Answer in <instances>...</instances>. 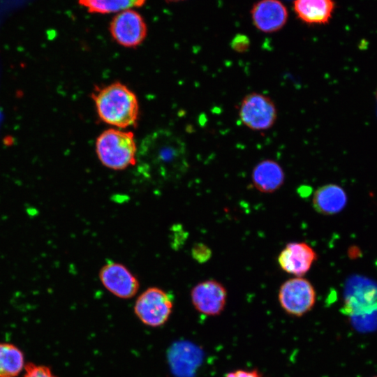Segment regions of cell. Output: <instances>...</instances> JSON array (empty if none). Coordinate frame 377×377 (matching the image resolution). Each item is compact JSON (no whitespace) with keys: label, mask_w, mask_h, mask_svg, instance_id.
Instances as JSON below:
<instances>
[{"label":"cell","mask_w":377,"mask_h":377,"mask_svg":"<svg viewBox=\"0 0 377 377\" xmlns=\"http://www.w3.org/2000/svg\"><path fill=\"white\" fill-rule=\"evenodd\" d=\"M377 310V286L360 283L350 288L341 311L348 316H362Z\"/></svg>","instance_id":"cell-12"},{"label":"cell","mask_w":377,"mask_h":377,"mask_svg":"<svg viewBox=\"0 0 377 377\" xmlns=\"http://www.w3.org/2000/svg\"><path fill=\"white\" fill-rule=\"evenodd\" d=\"M165 1L168 2H177V1H184V0H165Z\"/></svg>","instance_id":"cell-22"},{"label":"cell","mask_w":377,"mask_h":377,"mask_svg":"<svg viewBox=\"0 0 377 377\" xmlns=\"http://www.w3.org/2000/svg\"><path fill=\"white\" fill-rule=\"evenodd\" d=\"M109 30L112 38L125 47H135L145 40L147 24L142 15L135 10L118 13L110 22Z\"/></svg>","instance_id":"cell-7"},{"label":"cell","mask_w":377,"mask_h":377,"mask_svg":"<svg viewBox=\"0 0 377 377\" xmlns=\"http://www.w3.org/2000/svg\"><path fill=\"white\" fill-rule=\"evenodd\" d=\"M318 256L314 249L303 242H290L277 258L281 269L295 276H302L311 269Z\"/></svg>","instance_id":"cell-10"},{"label":"cell","mask_w":377,"mask_h":377,"mask_svg":"<svg viewBox=\"0 0 377 377\" xmlns=\"http://www.w3.org/2000/svg\"><path fill=\"white\" fill-rule=\"evenodd\" d=\"M225 377H263L261 373L256 369L251 370L237 369L227 373Z\"/></svg>","instance_id":"cell-21"},{"label":"cell","mask_w":377,"mask_h":377,"mask_svg":"<svg viewBox=\"0 0 377 377\" xmlns=\"http://www.w3.org/2000/svg\"><path fill=\"white\" fill-rule=\"evenodd\" d=\"M254 26L265 33L280 30L288 20V10L279 0H260L251 10Z\"/></svg>","instance_id":"cell-11"},{"label":"cell","mask_w":377,"mask_h":377,"mask_svg":"<svg viewBox=\"0 0 377 377\" xmlns=\"http://www.w3.org/2000/svg\"><path fill=\"white\" fill-rule=\"evenodd\" d=\"M136 161L146 172L165 179L181 176L188 166L184 142L166 129L153 131L142 139Z\"/></svg>","instance_id":"cell-1"},{"label":"cell","mask_w":377,"mask_h":377,"mask_svg":"<svg viewBox=\"0 0 377 377\" xmlns=\"http://www.w3.org/2000/svg\"><path fill=\"white\" fill-rule=\"evenodd\" d=\"M376 99H377V94H376Z\"/></svg>","instance_id":"cell-23"},{"label":"cell","mask_w":377,"mask_h":377,"mask_svg":"<svg viewBox=\"0 0 377 377\" xmlns=\"http://www.w3.org/2000/svg\"><path fill=\"white\" fill-rule=\"evenodd\" d=\"M227 297L225 286L214 279L201 281L191 290V300L195 310L208 316H219L226 307Z\"/></svg>","instance_id":"cell-8"},{"label":"cell","mask_w":377,"mask_h":377,"mask_svg":"<svg viewBox=\"0 0 377 377\" xmlns=\"http://www.w3.org/2000/svg\"><path fill=\"white\" fill-rule=\"evenodd\" d=\"M23 377H56L51 369L44 365H36L29 363L25 366Z\"/></svg>","instance_id":"cell-18"},{"label":"cell","mask_w":377,"mask_h":377,"mask_svg":"<svg viewBox=\"0 0 377 377\" xmlns=\"http://www.w3.org/2000/svg\"><path fill=\"white\" fill-rule=\"evenodd\" d=\"M375 377H377V376H375Z\"/></svg>","instance_id":"cell-24"},{"label":"cell","mask_w":377,"mask_h":377,"mask_svg":"<svg viewBox=\"0 0 377 377\" xmlns=\"http://www.w3.org/2000/svg\"><path fill=\"white\" fill-rule=\"evenodd\" d=\"M347 195L344 189L334 184H328L317 188L313 196L314 209L323 215H333L344 209Z\"/></svg>","instance_id":"cell-14"},{"label":"cell","mask_w":377,"mask_h":377,"mask_svg":"<svg viewBox=\"0 0 377 377\" xmlns=\"http://www.w3.org/2000/svg\"><path fill=\"white\" fill-rule=\"evenodd\" d=\"M278 300L287 314L302 317L311 311L315 306L316 292L308 279L302 276H295L281 284Z\"/></svg>","instance_id":"cell-4"},{"label":"cell","mask_w":377,"mask_h":377,"mask_svg":"<svg viewBox=\"0 0 377 377\" xmlns=\"http://www.w3.org/2000/svg\"><path fill=\"white\" fill-rule=\"evenodd\" d=\"M251 180L258 191L271 193L282 186L285 181V173L281 165L276 161L265 159L253 167Z\"/></svg>","instance_id":"cell-13"},{"label":"cell","mask_w":377,"mask_h":377,"mask_svg":"<svg viewBox=\"0 0 377 377\" xmlns=\"http://www.w3.org/2000/svg\"><path fill=\"white\" fill-rule=\"evenodd\" d=\"M238 114L244 126L253 131H263L271 128L275 124L277 110L269 96L253 92L242 100Z\"/></svg>","instance_id":"cell-6"},{"label":"cell","mask_w":377,"mask_h":377,"mask_svg":"<svg viewBox=\"0 0 377 377\" xmlns=\"http://www.w3.org/2000/svg\"><path fill=\"white\" fill-rule=\"evenodd\" d=\"M250 44V40L247 36L238 34L232 39L230 47L236 52L243 53L249 49Z\"/></svg>","instance_id":"cell-20"},{"label":"cell","mask_w":377,"mask_h":377,"mask_svg":"<svg viewBox=\"0 0 377 377\" xmlns=\"http://www.w3.org/2000/svg\"><path fill=\"white\" fill-rule=\"evenodd\" d=\"M99 118L119 128L135 126L139 114L135 94L124 84L114 82L91 94Z\"/></svg>","instance_id":"cell-2"},{"label":"cell","mask_w":377,"mask_h":377,"mask_svg":"<svg viewBox=\"0 0 377 377\" xmlns=\"http://www.w3.org/2000/svg\"><path fill=\"white\" fill-rule=\"evenodd\" d=\"M172 307V300L168 293L158 287H149L137 298L134 312L143 324L156 327L168 321Z\"/></svg>","instance_id":"cell-5"},{"label":"cell","mask_w":377,"mask_h":377,"mask_svg":"<svg viewBox=\"0 0 377 377\" xmlns=\"http://www.w3.org/2000/svg\"><path fill=\"white\" fill-rule=\"evenodd\" d=\"M24 367L22 350L9 343H0V377H16Z\"/></svg>","instance_id":"cell-16"},{"label":"cell","mask_w":377,"mask_h":377,"mask_svg":"<svg viewBox=\"0 0 377 377\" xmlns=\"http://www.w3.org/2000/svg\"><path fill=\"white\" fill-rule=\"evenodd\" d=\"M138 148L132 132L109 128L102 132L96 141V155L104 166L114 170L134 165Z\"/></svg>","instance_id":"cell-3"},{"label":"cell","mask_w":377,"mask_h":377,"mask_svg":"<svg viewBox=\"0 0 377 377\" xmlns=\"http://www.w3.org/2000/svg\"><path fill=\"white\" fill-rule=\"evenodd\" d=\"M212 255V250L203 243H196L191 249V256L199 263L208 261Z\"/></svg>","instance_id":"cell-19"},{"label":"cell","mask_w":377,"mask_h":377,"mask_svg":"<svg viewBox=\"0 0 377 377\" xmlns=\"http://www.w3.org/2000/svg\"><path fill=\"white\" fill-rule=\"evenodd\" d=\"M98 276L103 286L117 297L131 298L139 290L138 279L123 264L108 263L101 268Z\"/></svg>","instance_id":"cell-9"},{"label":"cell","mask_w":377,"mask_h":377,"mask_svg":"<svg viewBox=\"0 0 377 377\" xmlns=\"http://www.w3.org/2000/svg\"><path fill=\"white\" fill-rule=\"evenodd\" d=\"M89 13L109 14L142 6L146 0H78Z\"/></svg>","instance_id":"cell-17"},{"label":"cell","mask_w":377,"mask_h":377,"mask_svg":"<svg viewBox=\"0 0 377 377\" xmlns=\"http://www.w3.org/2000/svg\"><path fill=\"white\" fill-rule=\"evenodd\" d=\"M293 9L302 22L308 24H325L332 18L333 0H295Z\"/></svg>","instance_id":"cell-15"}]
</instances>
